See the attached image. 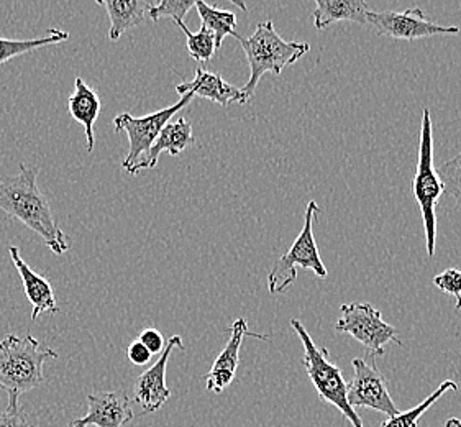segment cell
<instances>
[{
  "instance_id": "obj_9",
  "label": "cell",
  "mask_w": 461,
  "mask_h": 427,
  "mask_svg": "<svg viewBox=\"0 0 461 427\" xmlns=\"http://www.w3.org/2000/svg\"><path fill=\"white\" fill-rule=\"evenodd\" d=\"M369 27L376 28L381 37L393 40H420V38L440 37V35H456L460 27L455 25H437L425 19L424 10L414 7L404 12L384 10V12H369Z\"/></svg>"
},
{
  "instance_id": "obj_20",
  "label": "cell",
  "mask_w": 461,
  "mask_h": 427,
  "mask_svg": "<svg viewBox=\"0 0 461 427\" xmlns=\"http://www.w3.org/2000/svg\"><path fill=\"white\" fill-rule=\"evenodd\" d=\"M69 33L65 30L50 28L45 37L30 38V40H14V38L0 37V65L9 63L10 59L17 56L27 55L35 50L58 45L61 41H68Z\"/></svg>"
},
{
  "instance_id": "obj_12",
  "label": "cell",
  "mask_w": 461,
  "mask_h": 427,
  "mask_svg": "<svg viewBox=\"0 0 461 427\" xmlns=\"http://www.w3.org/2000/svg\"><path fill=\"white\" fill-rule=\"evenodd\" d=\"M87 414L68 427H123L133 419L125 391H101L87 395Z\"/></svg>"
},
{
  "instance_id": "obj_29",
  "label": "cell",
  "mask_w": 461,
  "mask_h": 427,
  "mask_svg": "<svg viewBox=\"0 0 461 427\" xmlns=\"http://www.w3.org/2000/svg\"><path fill=\"white\" fill-rule=\"evenodd\" d=\"M127 357H129L130 362L133 363V365L141 367V365H147V363L151 360V352L137 339V341H133V342L129 345Z\"/></svg>"
},
{
  "instance_id": "obj_25",
  "label": "cell",
  "mask_w": 461,
  "mask_h": 427,
  "mask_svg": "<svg viewBox=\"0 0 461 427\" xmlns=\"http://www.w3.org/2000/svg\"><path fill=\"white\" fill-rule=\"evenodd\" d=\"M437 173L442 179L445 191L450 193L461 205V153H458L455 159L442 163L437 169Z\"/></svg>"
},
{
  "instance_id": "obj_2",
  "label": "cell",
  "mask_w": 461,
  "mask_h": 427,
  "mask_svg": "<svg viewBox=\"0 0 461 427\" xmlns=\"http://www.w3.org/2000/svg\"><path fill=\"white\" fill-rule=\"evenodd\" d=\"M50 359H58V352L32 334H9L0 341V391L9 396L7 409H20V396L45 383L43 365Z\"/></svg>"
},
{
  "instance_id": "obj_5",
  "label": "cell",
  "mask_w": 461,
  "mask_h": 427,
  "mask_svg": "<svg viewBox=\"0 0 461 427\" xmlns=\"http://www.w3.org/2000/svg\"><path fill=\"white\" fill-rule=\"evenodd\" d=\"M291 325L294 329L301 342L304 345V357L303 365L309 378L314 385L315 391L321 400L332 404L333 408L339 409L345 418L348 419L353 427H365L358 413L351 408L347 396L348 385L345 383L341 368L329 359V350L325 347H317L312 337L305 331L301 321L293 319Z\"/></svg>"
},
{
  "instance_id": "obj_4",
  "label": "cell",
  "mask_w": 461,
  "mask_h": 427,
  "mask_svg": "<svg viewBox=\"0 0 461 427\" xmlns=\"http://www.w3.org/2000/svg\"><path fill=\"white\" fill-rule=\"evenodd\" d=\"M442 179L434 167V127L432 115L425 107L422 111V127H420V145H419V159L412 181V193L419 204L422 221H424L425 243L427 255L432 259L437 245V204L442 197Z\"/></svg>"
},
{
  "instance_id": "obj_18",
  "label": "cell",
  "mask_w": 461,
  "mask_h": 427,
  "mask_svg": "<svg viewBox=\"0 0 461 427\" xmlns=\"http://www.w3.org/2000/svg\"><path fill=\"white\" fill-rule=\"evenodd\" d=\"M97 4L105 7L111 19V41H119L127 30L145 23L153 7V2L149 0H97Z\"/></svg>"
},
{
  "instance_id": "obj_21",
  "label": "cell",
  "mask_w": 461,
  "mask_h": 427,
  "mask_svg": "<svg viewBox=\"0 0 461 427\" xmlns=\"http://www.w3.org/2000/svg\"><path fill=\"white\" fill-rule=\"evenodd\" d=\"M195 9L203 22V27L211 30L215 37V43H217V50H221L223 40L231 35L237 38V17L233 12L229 10H221L213 7L211 4H205L203 0L195 2Z\"/></svg>"
},
{
  "instance_id": "obj_7",
  "label": "cell",
  "mask_w": 461,
  "mask_h": 427,
  "mask_svg": "<svg viewBox=\"0 0 461 427\" xmlns=\"http://www.w3.org/2000/svg\"><path fill=\"white\" fill-rule=\"evenodd\" d=\"M340 319L335 329L341 334H350L360 342L373 357L384 355V345H401L397 331L393 325L384 323L378 309L369 303H350L340 307Z\"/></svg>"
},
{
  "instance_id": "obj_19",
  "label": "cell",
  "mask_w": 461,
  "mask_h": 427,
  "mask_svg": "<svg viewBox=\"0 0 461 427\" xmlns=\"http://www.w3.org/2000/svg\"><path fill=\"white\" fill-rule=\"evenodd\" d=\"M368 4L363 0H317L314 27L325 30L337 22H355L363 27H369Z\"/></svg>"
},
{
  "instance_id": "obj_31",
  "label": "cell",
  "mask_w": 461,
  "mask_h": 427,
  "mask_svg": "<svg viewBox=\"0 0 461 427\" xmlns=\"http://www.w3.org/2000/svg\"><path fill=\"white\" fill-rule=\"evenodd\" d=\"M456 311H460L461 309V296L460 297H456Z\"/></svg>"
},
{
  "instance_id": "obj_6",
  "label": "cell",
  "mask_w": 461,
  "mask_h": 427,
  "mask_svg": "<svg viewBox=\"0 0 461 427\" xmlns=\"http://www.w3.org/2000/svg\"><path fill=\"white\" fill-rule=\"evenodd\" d=\"M319 213V204L315 201H309L305 209V223L301 233L297 235L291 249L276 261V265L267 275V291L271 295H283L287 288L297 279V268L311 269L315 277L325 279L329 271L323 265L319 255V249L315 243L314 223Z\"/></svg>"
},
{
  "instance_id": "obj_11",
  "label": "cell",
  "mask_w": 461,
  "mask_h": 427,
  "mask_svg": "<svg viewBox=\"0 0 461 427\" xmlns=\"http://www.w3.org/2000/svg\"><path fill=\"white\" fill-rule=\"evenodd\" d=\"M176 349L185 350L181 335H173L167 341V347L161 352V357L158 359V362L153 363L151 368H148L147 372L141 373L139 378L135 380L133 395H135V401L143 409V414L157 413L171 398V391L167 386V367L169 357H171V353L175 352Z\"/></svg>"
},
{
  "instance_id": "obj_30",
  "label": "cell",
  "mask_w": 461,
  "mask_h": 427,
  "mask_svg": "<svg viewBox=\"0 0 461 427\" xmlns=\"http://www.w3.org/2000/svg\"><path fill=\"white\" fill-rule=\"evenodd\" d=\"M445 427H461V421L460 419L450 418L448 421H447Z\"/></svg>"
},
{
  "instance_id": "obj_10",
  "label": "cell",
  "mask_w": 461,
  "mask_h": 427,
  "mask_svg": "<svg viewBox=\"0 0 461 427\" xmlns=\"http://www.w3.org/2000/svg\"><path fill=\"white\" fill-rule=\"evenodd\" d=\"M355 377L347 388V396L351 408H369L393 418L401 411L389 395L386 378L376 370V367L368 365L363 359H355L353 362Z\"/></svg>"
},
{
  "instance_id": "obj_24",
  "label": "cell",
  "mask_w": 461,
  "mask_h": 427,
  "mask_svg": "<svg viewBox=\"0 0 461 427\" xmlns=\"http://www.w3.org/2000/svg\"><path fill=\"white\" fill-rule=\"evenodd\" d=\"M195 7L194 0H161L153 4L149 10V20L159 22L171 19L173 22H185V14Z\"/></svg>"
},
{
  "instance_id": "obj_17",
  "label": "cell",
  "mask_w": 461,
  "mask_h": 427,
  "mask_svg": "<svg viewBox=\"0 0 461 427\" xmlns=\"http://www.w3.org/2000/svg\"><path fill=\"white\" fill-rule=\"evenodd\" d=\"M101 97L97 91L86 83L83 77H76L73 94L69 95V101H68V109L74 121L79 122L86 131L87 153H93L94 145H95L94 125L101 114Z\"/></svg>"
},
{
  "instance_id": "obj_22",
  "label": "cell",
  "mask_w": 461,
  "mask_h": 427,
  "mask_svg": "<svg viewBox=\"0 0 461 427\" xmlns=\"http://www.w3.org/2000/svg\"><path fill=\"white\" fill-rule=\"evenodd\" d=\"M458 390V386H456V383L452 380L443 381L442 385L437 388V390L427 398V400L422 401L420 404H417L415 408L409 409L406 413H399L396 416H393V418H388V421L383 424V427H417L419 426V421L420 418L424 416L425 413L429 411V409L434 406L437 401L442 398L443 395H447L448 391H456Z\"/></svg>"
},
{
  "instance_id": "obj_16",
  "label": "cell",
  "mask_w": 461,
  "mask_h": 427,
  "mask_svg": "<svg viewBox=\"0 0 461 427\" xmlns=\"http://www.w3.org/2000/svg\"><path fill=\"white\" fill-rule=\"evenodd\" d=\"M176 93L179 94L181 97L185 94H191L193 97L212 101L221 107H229L230 104L249 103V99L245 97L241 89L227 83L221 75L205 71L201 66L195 69L193 81L176 86Z\"/></svg>"
},
{
  "instance_id": "obj_23",
  "label": "cell",
  "mask_w": 461,
  "mask_h": 427,
  "mask_svg": "<svg viewBox=\"0 0 461 427\" xmlns=\"http://www.w3.org/2000/svg\"><path fill=\"white\" fill-rule=\"evenodd\" d=\"M177 27L185 32V41H187V50L189 56L199 61V63H207L212 59L213 55L217 53V43L212 32L205 27H201L197 33H193L189 28L185 27V22H175Z\"/></svg>"
},
{
  "instance_id": "obj_26",
  "label": "cell",
  "mask_w": 461,
  "mask_h": 427,
  "mask_svg": "<svg viewBox=\"0 0 461 427\" xmlns=\"http://www.w3.org/2000/svg\"><path fill=\"white\" fill-rule=\"evenodd\" d=\"M434 285L437 288L453 295L455 297L461 296V271L460 269H445L440 275H437L434 278Z\"/></svg>"
},
{
  "instance_id": "obj_14",
  "label": "cell",
  "mask_w": 461,
  "mask_h": 427,
  "mask_svg": "<svg viewBox=\"0 0 461 427\" xmlns=\"http://www.w3.org/2000/svg\"><path fill=\"white\" fill-rule=\"evenodd\" d=\"M10 260L19 271L20 278L23 283V289L28 297V303L32 304V321H37L43 313L58 314L61 309L56 303L55 291L50 283V279L43 275H38L30 268L27 261L22 259L19 247H10Z\"/></svg>"
},
{
  "instance_id": "obj_3",
  "label": "cell",
  "mask_w": 461,
  "mask_h": 427,
  "mask_svg": "<svg viewBox=\"0 0 461 427\" xmlns=\"http://www.w3.org/2000/svg\"><path fill=\"white\" fill-rule=\"evenodd\" d=\"M241 48L247 55L249 66V83L241 87L247 99H251L258 87L259 79L267 73L279 76L287 66L294 65L305 53H309L311 45L303 41H287L281 37L271 20L259 22L255 33L249 38L237 35Z\"/></svg>"
},
{
  "instance_id": "obj_27",
  "label": "cell",
  "mask_w": 461,
  "mask_h": 427,
  "mask_svg": "<svg viewBox=\"0 0 461 427\" xmlns=\"http://www.w3.org/2000/svg\"><path fill=\"white\" fill-rule=\"evenodd\" d=\"M139 341L141 344L147 347L148 350L151 352V355L163 352V350H165V347H167V341H165V337L161 335L159 331L153 329V327H147V329H143V331L140 332Z\"/></svg>"
},
{
  "instance_id": "obj_1",
  "label": "cell",
  "mask_w": 461,
  "mask_h": 427,
  "mask_svg": "<svg viewBox=\"0 0 461 427\" xmlns=\"http://www.w3.org/2000/svg\"><path fill=\"white\" fill-rule=\"evenodd\" d=\"M37 177V168L20 163L17 177L0 179V209L40 235L55 255H63L71 249V243L56 223L48 197L38 187Z\"/></svg>"
},
{
  "instance_id": "obj_13",
  "label": "cell",
  "mask_w": 461,
  "mask_h": 427,
  "mask_svg": "<svg viewBox=\"0 0 461 427\" xmlns=\"http://www.w3.org/2000/svg\"><path fill=\"white\" fill-rule=\"evenodd\" d=\"M247 335L257 339H267V335L253 334L249 331L247 319H237L230 327V339L221 350V355L215 359L211 372L205 375V388L213 393H221L229 388L235 378V373L240 363V347Z\"/></svg>"
},
{
  "instance_id": "obj_28",
  "label": "cell",
  "mask_w": 461,
  "mask_h": 427,
  "mask_svg": "<svg viewBox=\"0 0 461 427\" xmlns=\"http://www.w3.org/2000/svg\"><path fill=\"white\" fill-rule=\"evenodd\" d=\"M0 427H37V422H32L28 414L22 409L17 411H0Z\"/></svg>"
},
{
  "instance_id": "obj_8",
  "label": "cell",
  "mask_w": 461,
  "mask_h": 427,
  "mask_svg": "<svg viewBox=\"0 0 461 427\" xmlns=\"http://www.w3.org/2000/svg\"><path fill=\"white\" fill-rule=\"evenodd\" d=\"M193 99L194 97L191 94H185L177 103L169 105L167 109L148 114L143 117H133L130 112H123L113 119L115 132L119 133L125 132L130 140L129 153L122 163L123 169L130 171L147 155L148 150L151 149L153 141L157 140L159 132L165 129L169 119H173L177 112L185 109Z\"/></svg>"
},
{
  "instance_id": "obj_15",
  "label": "cell",
  "mask_w": 461,
  "mask_h": 427,
  "mask_svg": "<svg viewBox=\"0 0 461 427\" xmlns=\"http://www.w3.org/2000/svg\"><path fill=\"white\" fill-rule=\"evenodd\" d=\"M193 143H194L193 127L189 122L185 121V117L175 122H167L165 129L159 132L157 140L153 141L151 149L148 150L147 155L140 159L129 173L130 175H139L140 171H143V169H153V168H157L161 153L167 151L169 157H177Z\"/></svg>"
}]
</instances>
